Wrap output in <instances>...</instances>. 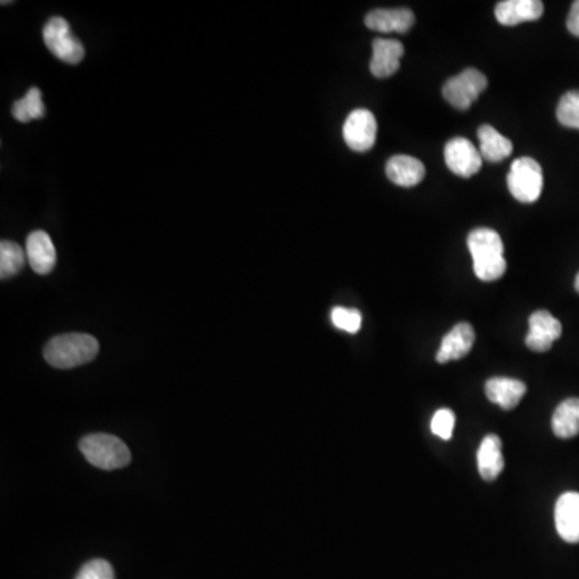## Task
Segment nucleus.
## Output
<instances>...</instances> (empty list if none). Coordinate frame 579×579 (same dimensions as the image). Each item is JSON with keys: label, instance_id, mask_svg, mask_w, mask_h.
<instances>
[{"label": "nucleus", "instance_id": "obj_1", "mask_svg": "<svg viewBox=\"0 0 579 579\" xmlns=\"http://www.w3.org/2000/svg\"><path fill=\"white\" fill-rule=\"evenodd\" d=\"M473 258V271L483 282H493L501 279L507 271V261L504 258V243L501 235L489 227L473 229L467 239Z\"/></svg>", "mask_w": 579, "mask_h": 579}, {"label": "nucleus", "instance_id": "obj_2", "mask_svg": "<svg viewBox=\"0 0 579 579\" xmlns=\"http://www.w3.org/2000/svg\"><path fill=\"white\" fill-rule=\"evenodd\" d=\"M99 341L87 333H66L52 338L44 350V358L57 369H74L94 361L99 354Z\"/></svg>", "mask_w": 579, "mask_h": 579}, {"label": "nucleus", "instance_id": "obj_3", "mask_svg": "<svg viewBox=\"0 0 579 579\" xmlns=\"http://www.w3.org/2000/svg\"><path fill=\"white\" fill-rule=\"evenodd\" d=\"M79 449L83 452L87 462L97 469H123L131 462V451H129L128 446L120 438L107 435V433H95V435L86 436L79 443Z\"/></svg>", "mask_w": 579, "mask_h": 579}, {"label": "nucleus", "instance_id": "obj_4", "mask_svg": "<svg viewBox=\"0 0 579 579\" xmlns=\"http://www.w3.org/2000/svg\"><path fill=\"white\" fill-rule=\"evenodd\" d=\"M507 185L515 200L534 203L543 192V169L533 158H518L510 166Z\"/></svg>", "mask_w": 579, "mask_h": 579}, {"label": "nucleus", "instance_id": "obj_5", "mask_svg": "<svg viewBox=\"0 0 579 579\" xmlns=\"http://www.w3.org/2000/svg\"><path fill=\"white\" fill-rule=\"evenodd\" d=\"M42 37L46 42L47 49L62 62L70 65H78L83 62L86 50L83 44L71 33L68 21L62 17L50 18L44 26Z\"/></svg>", "mask_w": 579, "mask_h": 579}, {"label": "nucleus", "instance_id": "obj_6", "mask_svg": "<svg viewBox=\"0 0 579 579\" xmlns=\"http://www.w3.org/2000/svg\"><path fill=\"white\" fill-rule=\"evenodd\" d=\"M488 87V79L481 71L467 68L454 78L446 81L443 86V97L449 105L457 110H467L477 102Z\"/></svg>", "mask_w": 579, "mask_h": 579}, {"label": "nucleus", "instance_id": "obj_7", "mask_svg": "<svg viewBox=\"0 0 579 579\" xmlns=\"http://www.w3.org/2000/svg\"><path fill=\"white\" fill-rule=\"evenodd\" d=\"M343 139L354 152H369L377 140V120L369 110L351 111L343 126Z\"/></svg>", "mask_w": 579, "mask_h": 579}, {"label": "nucleus", "instance_id": "obj_8", "mask_svg": "<svg viewBox=\"0 0 579 579\" xmlns=\"http://www.w3.org/2000/svg\"><path fill=\"white\" fill-rule=\"evenodd\" d=\"M444 160L452 173L462 177H472L483 165L480 148L465 137H454L444 147Z\"/></svg>", "mask_w": 579, "mask_h": 579}, {"label": "nucleus", "instance_id": "obj_9", "mask_svg": "<svg viewBox=\"0 0 579 579\" xmlns=\"http://www.w3.org/2000/svg\"><path fill=\"white\" fill-rule=\"evenodd\" d=\"M562 337V324L547 311H536L530 316V332L526 335V346L536 353L551 350L554 341Z\"/></svg>", "mask_w": 579, "mask_h": 579}, {"label": "nucleus", "instance_id": "obj_10", "mask_svg": "<svg viewBox=\"0 0 579 579\" xmlns=\"http://www.w3.org/2000/svg\"><path fill=\"white\" fill-rule=\"evenodd\" d=\"M374 54L370 60V71L375 78H390L401 66V58L404 55V46L399 41L393 39H375Z\"/></svg>", "mask_w": 579, "mask_h": 579}, {"label": "nucleus", "instance_id": "obj_11", "mask_svg": "<svg viewBox=\"0 0 579 579\" xmlns=\"http://www.w3.org/2000/svg\"><path fill=\"white\" fill-rule=\"evenodd\" d=\"M26 256H28L29 266L41 276L52 272L57 264V250H55L54 242L44 230H36L33 234H29L26 240Z\"/></svg>", "mask_w": 579, "mask_h": 579}, {"label": "nucleus", "instance_id": "obj_12", "mask_svg": "<svg viewBox=\"0 0 579 579\" xmlns=\"http://www.w3.org/2000/svg\"><path fill=\"white\" fill-rule=\"evenodd\" d=\"M555 528L563 541L579 543V493H565L559 497L555 506Z\"/></svg>", "mask_w": 579, "mask_h": 579}, {"label": "nucleus", "instance_id": "obj_13", "mask_svg": "<svg viewBox=\"0 0 579 579\" xmlns=\"http://www.w3.org/2000/svg\"><path fill=\"white\" fill-rule=\"evenodd\" d=\"M475 343V330L467 322L457 324L441 341L440 350L436 353V361L440 364L457 361L472 351Z\"/></svg>", "mask_w": 579, "mask_h": 579}, {"label": "nucleus", "instance_id": "obj_14", "mask_svg": "<svg viewBox=\"0 0 579 579\" xmlns=\"http://www.w3.org/2000/svg\"><path fill=\"white\" fill-rule=\"evenodd\" d=\"M494 13L501 25L517 26L543 17L544 4L541 0H504L496 5Z\"/></svg>", "mask_w": 579, "mask_h": 579}, {"label": "nucleus", "instance_id": "obj_15", "mask_svg": "<svg viewBox=\"0 0 579 579\" xmlns=\"http://www.w3.org/2000/svg\"><path fill=\"white\" fill-rule=\"evenodd\" d=\"M414 23V13L409 9L372 10L366 17L367 28L378 33L404 34Z\"/></svg>", "mask_w": 579, "mask_h": 579}, {"label": "nucleus", "instance_id": "obj_16", "mask_svg": "<svg viewBox=\"0 0 579 579\" xmlns=\"http://www.w3.org/2000/svg\"><path fill=\"white\" fill-rule=\"evenodd\" d=\"M485 390L491 403L510 411L522 401L526 393V385L515 378L496 377L486 382Z\"/></svg>", "mask_w": 579, "mask_h": 579}, {"label": "nucleus", "instance_id": "obj_17", "mask_svg": "<svg viewBox=\"0 0 579 579\" xmlns=\"http://www.w3.org/2000/svg\"><path fill=\"white\" fill-rule=\"evenodd\" d=\"M478 472L486 481L499 478L504 470V456H502V441L497 435L485 436L481 441L477 454Z\"/></svg>", "mask_w": 579, "mask_h": 579}, {"label": "nucleus", "instance_id": "obj_18", "mask_svg": "<svg viewBox=\"0 0 579 579\" xmlns=\"http://www.w3.org/2000/svg\"><path fill=\"white\" fill-rule=\"evenodd\" d=\"M386 176L401 187H414L425 177V166L417 158L396 155L386 163Z\"/></svg>", "mask_w": 579, "mask_h": 579}, {"label": "nucleus", "instance_id": "obj_19", "mask_svg": "<svg viewBox=\"0 0 579 579\" xmlns=\"http://www.w3.org/2000/svg\"><path fill=\"white\" fill-rule=\"evenodd\" d=\"M478 140H480L481 157L491 163L506 160L514 152V144L489 124H483L478 129Z\"/></svg>", "mask_w": 579, "mask_h": 579}, {"label": "nucleus", "instance_id": "obj_20", "mask_svg": "<svg viewBox=\"0 0 579 579\" xmlns=\"http://www.w3.org/2000/svg\"><path fill=\"white\" fill-rule=\"evenodd\" d=\"M552 430L562 440L579 435V398L567 399L555 409Z\"/></svg>", "mask_w": 579, "mask_h": 579}, {"label": "nucleus", "instance_id": "obj_21", "mask_svg": "<svg viewBox=\"0 0 579 579\" xmlns=\"http://www.w3.org/2000/svg\"><path fill=\"white\" fill-rule=\"evenodd\" d=\"M12 115L20 123H29L33 120H41L46 116V105L42 102V94L37 87L29 89L23 99L13 103Z\"/></svg>", "mask_w": 579, "mask_h": 579}, {"label": "nucleus", "instance_id": "obj_22", "mask_svg": "<svg viewBox=\"0 0 579 579\" xmlns=\"http://www.w3.org/2000/svg\"><path fill=\"white\" fill-rule=\"evenodd\" d=\"M26 251L20 245L10 240L0 243V279H12L25 266Z\"/></svg>", "mask_w": 579, "mask_h": 579}, {"label": "nucleus", "instance_id": "obj_23", "mask_svg": "<svg viewBox=\"0 0 579 579\" xmlns=\"http://www.w3.org/2000/svg\"><path fill=\"white\" fill-rule=\"evenodd\" d=\"M557 120L565 128L579 129V91L563 95L557 107Z\"/></svg>", "mask_w": 579, "mask_h": 579}, {"label": "nucleus", "instance_id": "obj_24", "mask_svg": "<svg viewBox=\"0 0 579 579\" xmlns=\"http://www.w3.org/2000/svg\"><path fill=\"white\" fill-rule=\"evenodd\" d=\"M332 322L337 329L348 333H358L361 330L362 316L358 309L337 308L332 309Z\"/></svg>", "mask_w": 579, "mask_h": 579}, {"label": "nucleus", "instance_id": "obj_25", "mask_svg": "<svg viewBox=\"0 0 579 579\" xmlns=\"http://www.w3.org/2000/svg\"><path fill=\"white\" fill-rule=\"evenodd\" d=\"M454 425H456V415L449 409H440L433 415L432 432L441 440H451Z\"/></svg>", "mask_w": 579, "mask_h": 579}, {"label": "nucleus", "instance_id": "obj_26", "mask_svg": "<svg viewBox=\"0 0 579 579\" xmlns=\"http://www.w3.org/2000/svg\"><path fill=\"white\" fill-rule=\"evenodd\" d=\"M76 579H115V571L107 560L95 559L83 565Z\"/></svg>", "mask_w": 579, "mask_h": 579}, {"label": "nucleus", "instance_id": "obj_27", "mask_svg": "<svg viewBox=\"0 0 579 579\" xmlns=\"http://www.w3.org/2000/svg\"><path fill=\"white\" fill-rule=\"evenodd\" d=\"M567 28L573 36L579 37V0H576V2H573V5H571Z\"/></svg>", "mask_w": 579, "mask_h": 579}, {"label": "nucleus", "instance_id": "obj_28", "mask_svg": "<svg viewBox=\"0 0 579 579\" xmlns=\"http://www.w3.org/2000/svg\"><path fill=\"white\" fill-rule=\"evenodd\" d=\"M575 288H576V292L579 293V274H578V276H576Z\"/></svg>", "mask_w": 579, "mask_h": 579}]
</instances>
